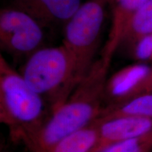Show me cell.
<instances>
[{
	"instance_id": "cell-1",
	"label": "cell",
	"mask_w": 152,
	"mask_h": 152,
	"mask_svg": "<svg viewBox=\"0 0 152 152\" xmlns=\"http://www.w3.org/2000/svg\"><path fill=\"white\" fill-rule=\"evenodd\" d=\"M113 56L102 52L67 99L25 141L33 152L47 151L64 137L99 118L104 108L106 83Z\"/></svg>"
},
{
	"instance_id": "cell-2",
	"label": "cell",
	"mask_w": 152,
	"mask_h": 152,
	"mask_svg": "<svg viewBox=\"0 0 152 152\" xmlns=\"http://www.w3.org/2000/svg\"><path fill=\"white\" fill-rule=\"evenodd\" d=\"M48 106L38 93L0 56V120L14 138L26 141L40 128Z\"/></svg>"
},
{
	"instance_id": "cell-3",
	"label": "cell",
	"mask_w": 152,
	"mask_h": 152,
	"mask_svg": "<svg viewBox=\"0 0 152 152\" xmlns=\"http://www.w3.org/2000/svg\"><path fill=\"white\" fill-rule=\"evenodd\" d=\"M21 75L45 100L51 113L67 99L78 84L73 58L63 45L34 52L26 61Z\"/></svg>"
},
{
	"instance_id": "cell-4",
	"label": "cell",
	"mask_w": 152,
	"mask_h": 152,
	"mask_svg": "<svg viewBox=\"0 0 152 152\" xmlns=\"http://www.w3.org/2000/svg\"><path fill=\"white\" fill-rule=\"evenodd\" d=\"M104 18V0H90L66 24L63 45L73 57L78 83L94 62Z\"/></svg>"
},
{
	"instance_id": "cell-5",
	"label": "cell",
	"mask_w": 152,
	"mask_h": 152,
	"mask_svg": "<svg viewBox=\"0 0 152 152\" xmlns=\"http://www.w3.org/2000/svg\"><path fill=\"white\" fill-rule=\"evenodd\" d=\"M44 33L41 23L19 8L3 9L0 13L1 49L13 56H28L41 49Z\"/></svg>"
},
{
	"instance_id": "cell-6",
	"label": "cell",
	"mask_w": 152,
	"mask_h": 152,
	"mask_svg": "<svg viewBox=\"0 0 152 152\" xmlns=\"http://www.w3.org/2000/svg\"><path fill=\"white\" fill-rule=\"evenodd\" d=\"M151 66L137 63L125 66L108 77L104 92V107L117 105L144 94Z\"/></svg>"
},
{
	"instance_id": "cell-7",
	"label": "cell",
	"mask_w": 152,
	"mask_h": 152,
	"mask_svg": "<svg viewBox=\"0 0 152 152\" xmlns=\"http://www.w3.org/2000/svg\"><path fill=\"white\" fill-rule=\"evenodd\" d=\"M99 141L94 152L111 144L135 138L151 132L152 119L134 116H115L97 119Z\"/></svg>"
},
{
	"instance_id": "cell-8",
	"label": "cell",
	"mask_w": 152,
	"mask_h": 152,
	"mask_svg": "<svg viewBox=\"0 0 152 152\" xmlns=\"http://www.w3.org/2000/svg\"><path fill=\"white\" fill-rule=\"evenodd\" d=\"M81 5V0H18L16 7L40 23L66 25Z\"/></svg>"
},
{
	"instance_id": "cell-9",
	"label": "cell",
	"mask_w": 152,
	"mask_h": 152,
	"mask_svg": "<svg viewBox=\"0 0 152 152\" xmlns=\"http://www.w3.org/2000/svg\"><path fill=\"white\" fill-rule=\"evenodd\" d=\"M152 34V0H148L134 11L123 32L118 50L130 52L142 38Z\"/></svg>"
},
{
	"instance_id": "cell-10",
	"label": "cell",
	"mask_w": 152,
	"mask_h": 152,
	"mask_svg": "<svg viewBox=\"0 0 152 152\" xmlns=\"http://www.w3.org/2000/svg\"><path fill=\"white\" fill-rule=\"evenodd\" d=\"M148 0H114L112 24L109 37L103 50L114 55L127 24L134 11Z\"/></svg>"
},
{
	"instance_id": "cell-11",
	"label": "cell",
	"mask_w": 152,
	"mask_h": 152,
	"mask_svg": "<svg viewBox=\"0 0 152 152\" xmlns=\"http://www.w3.org/2000/svg\"><path fill=\"white\" fill-rule=\"evenodd\" d=\"M99 141V122L64 137L46 152H94Z\"/></svg>"
},
{
	"instance_id": "cell-12",
	"label": "cell",
	"mask_w": 152,
	"mask_h": 152,
	"mask_svg": "<svg viewBox=\"0 0 152 152\" xmlns=\"http://www.w3.org/2000/svg\"><path fill=\"white\" fill-rule=\"evenodd\" d=\"M121 115L152 119V92L138 95L122 104L106 106L98 119Z\"/></svg>"
},
{
	"instance_id": "cell-13",
	"label": "cell",
	"mask_w": 152,
	"mask_h": 152,
	"mask_svg": "<svg viewBox=\"0 0 152 152\" xmlns=\"http://www.w3.org/2000/svg\"><path fill=\"white\" fill-rule=\"evenodd\" d=\"M152 130L151 132L108 146L98 152H151Z\"/></svg>"
},
{
	"instance_id": "cell-14",
	"label": "cell",
	"mask_w": 152,
	"mask_h": 152,
	"mask_svg": "<svg viewBox=\"0 0 152 152\" xmlns=\"http://www.w3.org/2000/svg\"><path fill=\"white\" fill-rule=\"evenodd\" d=\"M152 92V67H151V71L150 73V75L149 77V79L147 82V84H146L145 88H144V93H149Z\"/></svg>"
},
{
	"instance_id": "cell-15",
	"label": "cell",
	"mask_w": 152,
	"mask_h": 152,
	"mask_svg": "<svg viewBox=\"0 0 152 152\" xmlns=\"http://www.w3.org/2000/svg\"><path fill=\"white\" fill-rule=\"evenodd\" d=\"M151 37H152V34H151Z\"/></svg>"
}]
</instances>
